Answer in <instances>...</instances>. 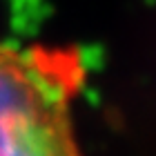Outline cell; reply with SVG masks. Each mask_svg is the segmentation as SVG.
Returning a JSON list of instances; mask_svg holds the SVG:
<instances>
[{
    "label": "cell",
    "mask_w": 156,
    "mask_h": 156,
    "mask_svg": "<svg viewBox=\"0 0 156 156\" xmlns=\"http://www.w3.org/2000/svg\"><path fill=\"white\" fill-rule=\"evenodd\" d=\"M85 80L74 45L0 42V156H80L74 103Z\"/></svg>",
    "instance_id": "cell-1"
}]
</instances>
